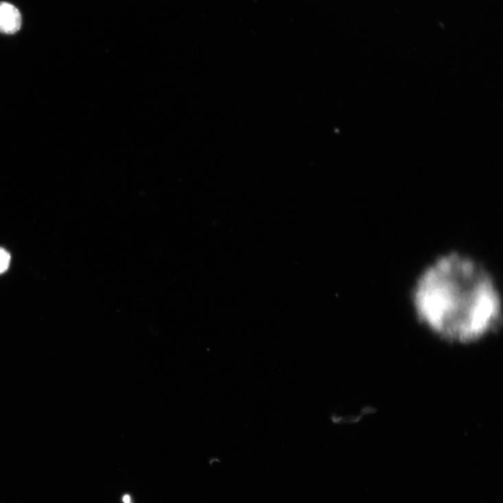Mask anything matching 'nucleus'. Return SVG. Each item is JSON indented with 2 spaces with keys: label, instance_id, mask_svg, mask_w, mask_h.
Here are the masks:
<instances>
[{
  "label": "nucleus",
  "instance_id": "3",
  "mask_svg": "<svg viewBox=\"0 0 503 503\" xmlns=\"http://www.w3.org/2000/svg\"><path fill=\"white\" fill-rule=\"evenodd\" d=\"M11 262L10 254L4 248H0V274L6 272Z\"/></svg>",
  "mask_w": 503,
  "mask_h": 503
},
{
  "label": "nucleus",
  "instance_id": "1",
  "mask_svg": "<svg viewBox=\"0 0 503 503\" xmlns=\"http://www.w3.org/2000/svg\"><path fill=\"white\" fill-rule=\"evenodd\" d=\"M410 299L419 322L453 342L480 341L502 318L496 280L480 261L461 252L442 254L425 266L414 282Z\"/></svg>",
  "mask_w": 503,
  "mask_h": 503
},
{
  "label": "nucleus",
  "instance_id": "4",
  "mask_svg": "<svg viewBox=\"0 0 503 503\" xmlns=\"http://www.w3.org/2000/svg\"><path fill=\"white\" fill-rule=\"evenodd\" d=\"M124 503H132L131 496L128 494L125 495L123 497Z\"/></svg>",
  "mask_w": 503,
  "mask_h": 503
},
{
  "label": "nucleus",
  "instance_id": "2",
  "mask_svg": "<svg viewBox=\"0 0 503 503\" xmlns=\"http://www.w3.org/2000/svg\"><path fill=\"white\" fill-rule=\"evenodd\" d=\"M21 26L22 16L19 10L9 3H0V33L15 34Z\"/></svg>",
  "mask_w": 503,
  "mask_h": 503
}]
</instances>
